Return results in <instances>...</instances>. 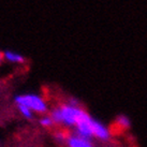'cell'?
Masks as SVG:
<instances>
[{
	"label": "cell",
	"mask_w": 147,
	"mask_h": 147,
	"mask_svg": "<svg viewBox=\"0 0 147 147\" xmlns=\"http://www.w3.org/2000/svg\"><path fill=\"white\" fill-rule=\"evenodd\" d=\"M60 115H61V123H65L67 126H75L83 110L80 106H73L70 104H61L58 106Z\"/></svg>",
	"instance_id": "1"
},
{
	"label": "cell",
	"mask_w": 147,
	"mask_h": 147,
	"mask_svg": "<svg viewBox=\"0 0 147 147\" xmlns=\"http://www.w3.org/2000/svg\"><path fill=\"white\" fill-rule=\"evenodd\" d=\"M16 102L18 105H24L28 107L29 110H33L38 113H45L46 112V104L40 97L33 94H26L20 96L16 98Z\"/></svg>",
	"instance_id": "2"
},
{
	"label": "cell",
	"mask_w": 147,
	"mask_h": 147,
	"mask_svg": "<svg viewBox=\"0 0 147 147\" xmlns=\"http://www.w3.org/2000/svg\"><path fill=\"white\" fill-rule=\"evenodd\" d=\"M92 120L94 118L90 117V115L85 110L82 112L78 120L76 121V131L78 134L85 139H91L92 136Z\"/></svg>",
	"instance_id": "3"
},
{
	"label": "cell",
	"mask_w": 147,
	"mask_h": 147,
	"mask_svg": "<svg viewBox=\"0 0 147 147\" xmlns=\"http://www.w3.org/2000/svg\"><path fill=\"white\" fill-rule=\"evenodd\" d=\"M92 136L100 141H110L111 131L104 125L100 123L97 120H92Z\"/></svg>",
	"instance_id": "4"
},
{
	"label": "cell",
	"mask_w": 147,
	"mask_h": 147,
	"mask_svg": "<svg viewBox=\"0 0 147 147\" xmlns=\"http://www.w3.org/2000/svg\"><path fill=\"white\" fill-rule=\"evenodd\" d=\"M67 143H68V147H94L89 139L82 138L78 134H70V136L67 139Z\"/></svg>",
	"instance_id": "5"
},
{
	"label": "cell",
	"mask_w": 147,
	"mask_h": 147,
	"mask_svg": "<svg viewBox=\"0 0 147 147\" xmlns=\"http://www.w3.org/2000/svg\"><path fill=\"white\" fill-rule=\"evenodd\" d=\"M130 128V120L125 115H119L115 120V129L118 130H128Z\"/></svg>",
	"instance_id": "6"
},
{
	"label": "cell",
	"mask_w": 147,
	"mask_h": 147,
	"mask_svg": "<svg viewBox=\"0 0 147 147\" xmlns=\"http://www.w3.org/2000/svg\"><path fill=\"white\" fill-rule=\"evenodd\" d=\"M5 57L8 58L10 61H13V62H23L24 61V58L22 57L21 55L12 53V52H8V53H5Z\"/></svg>",
	"instance_id": "7"
},
{
	"label": "cell",
	"mask_w": 147,
	"mask_h": 147,
	"mask_svg": "<svg viewBox=\"0 0 147 147\" xmlns=\"http://www.w3.org/2000/svg\"><path fill=\"white\" fill-rule=\"evenodd\" d=\"M18 107H20V111L23 113L24 116H26L27 118H30V117H31V112H30V110H29L28 107H26V106H24V105H20Z\"/></svg>",
	"instance_id": "8"
},
{
	"label": "cell",
	"mask_w": 147,
	"mask_h": 147,
	"mask_svg": "<svg viewBox=\"0 0 147 147\" xmlns=\"http://www.w3.org/2000/svg\"><path fill=\"white\" fill-rule=\"evenodd\" d=\"M41 123H42V126H44V127H51L54 123L51 117H45V118L41 119Z\"/></svg>",
	"instance_id": "9"
},
{
	"label": "cell",
	"mask_w": 147,
	"mask_h": 147,
	"mask_svg": "<svg viewBox=\"0 0 147 147\" xmlns=\"http://www.w3.org/2000/svg\"><path fill=\"white\" fill-rule=\"evenodd\" d=\"M2 57H3V55H2V54L0 53V60H1V59H2Z\"/></svg>",
	"instance_id": "10"
}]
</instances>
